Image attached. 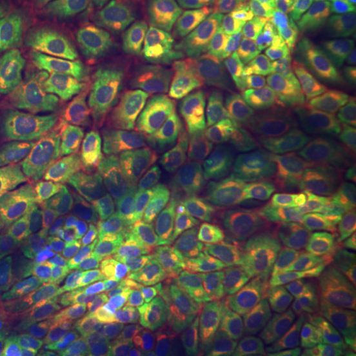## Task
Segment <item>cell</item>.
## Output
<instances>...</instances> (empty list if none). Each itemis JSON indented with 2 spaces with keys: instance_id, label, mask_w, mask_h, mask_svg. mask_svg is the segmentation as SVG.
Here are the masks:
<instances>
[{
  "instance_id": "6da1fadb",
  "label": "cell",
  "mask_w": 356,
  "mask_h": 356,
  "mask_svg": "<svg viewBox=\"0 0 356 356\" xmlns=\"http://www.w3.org/2000/svg\"><path fill=\"white\" fill-rule=\"evenodd\" d=\"M145 228L137 212L79 218L74 238L28 281L26 303L32 315L103 343L165 334L177 317V297L143 277L131 255Z\"/></svg>"
},
{
  "instance_id": "7a4b0ae2",
  "label": "cell",
  "mask_w": 356,
  "mask_h": 356,
  "mask_svg": "<svg viewBox=\"0 0 356 356\" xmlns=\"http://www.w3.org/2000/svg\"><path fill=\"white\" fill-rule=\"evenodd\" d=\"M355 285L356 204L293 206L281 224L264 303L277 356H317Z\"/></svg>"
},
{
  "instance_id": "3957f363",
  "label": "cell",
  "mask_w": 356,
  "mask_h": 356,
  "mask_svg": "<svg viewBox=\"0 0 356 356\" xmlns=\"http://www.w3.org/2000/svg\"><path fill=\"white\" fill-rule=\"evenodd\" d=\"M77 137L105 153L182 175L226 180L234 161L216 129L192 103L140 79L91 89L74 117Z\"/></svg>"
},
{
  "instance_id": "277c9868",
  "label": "cell",
  "mask_w": 356,
  "mask_h": 356,
  "mask_svg": "<svg viewBox=\"0 0 356 356\" xmlns=\"http://www.w3.org/2000/svg\"><path fill=\"white\" fill-rule=\"evenodd\" d=\"M228 117L248 165L264 178H289L321 163L343 137L325 95L283 76L232 91Z\"/></svg>"
},
{
  "instance_id": "5b68a950",
  "label": "cell",
  "mask_w": 356,
  "mask_h": 356,
  "mask_svg": "<svg viewBox=\"0 0 356 356\" xmlns=\"http://www.w3.org/2000/svg\"><path fill=\"white\" fill-rule=\"evenodd\" d=\"M77 182L51 147L28 149L0 170V281L28 283L67 242Z\"/></svg>"
},
{
  "instance_id": "8992f818",
  "label": "cell",
  "mask_w": 356,
  "mask_h": 356,
  "mask_svg": "<svg viewBox=\"0 0 356 356\" xmlns=\"http://www.w3.org/2000/svg\"><path fill=\"white\" fill-rule=\"evenodd\" d=\"M93 177L107 200L127 212L210 224L240 243L261 232L264 210L240 182L159 170L111 153L93 156Z\"/></svg>"
},
{
  "instance_id": "52a82bcc",
  "label": "cell",
  "mask_w": 356,
  "mask_h": 356,
  "mask_svg": "<svg viewBox=\"0 0 356 356\" xmlns=\"http://www.w3.org/2000/svg\"><path fill=\"white\" fill-rule=\"evenodd\" d=\"M76 70L72 40L48 30L0 60V156L60 137Z\"/></svg>"
},
{
  "instance_id": "ba28073f",
  "label": "cell",
  "mask_w": 356,
  "mask_h": 356,
  "mask_svg": "<svg viewBox=\"0 0 356 356\" xmlns=\"http://www.w3.org/2000/svg\"><path fill=\"white\" fill-rule=\"evenodd\" d=\"M143 277L166 281L184 299L204 301L252 269L255 254L210 224L153 218L133 245Z\"/></svg>"
},
{
  "instance_id": "9c48e42d",
  "label": "cell",
  "mask_w": 356,
  "mask_h": 356,
  "mask_svg": "<svg viewBox=\"0 0 356 356\" xmlns=\"http://www.w3.org/2000/svg\"><path fill=\"white\" fill-rule=\"evenodd\" d=\"M267 0H161L135 14L125 38L178 58L216 51L255 30Z\"/></svg>"
},
{
  "instance_id": "30bf717a",
  "label": "cell",
  "mask_w": 356,
  "mask_h": 356,
  "mask_svg": "<svg viewBox=\"0 0 356 356\" xmlns=\"http://www.w3.org/2000/svg\"><path fill=\"white\" fill-rule=\"evenodd\" d=\"M280 60L295 79L337 97H356V0H334L281 46Z\"/></svg>"
},
{
  "instance_id": "8fae6325",
  "label": "cell",
  "mask_w": 356,
  "mask_h": 356,
  "mask_svg": "<svg viewBox=\"0 0 356 356\" xmlns=\"http://www.w3.org/2000/svg\"><path fill=\"white\" fill-rule=\"evenodd\" d=\"M264 275H242L210 307L186 344L184 356H271L273 334L259 309Z\"/></svg>"
},
{
  "instance_id": "7c38bea8",
  "label": "cell",
  "mask_w": 356,
  "mask_h": 356,
  "mask_svg": "<svg viewBox=\"0 0 356 356\" xmlns=\"http://www.w3.org/2000/svg\"><path fill=\"white\" fill-rule=\"evenodd\" d=\"M2 356H177V350L165 341L115 346L102 341L74 339L50 329L24 325L8 334Z\"/></svg>"
},
{
  "instance_id": "4fadbf2b",
  "label": "cell",
  "mask_w": 356,
  "mask_h": 356,
  "mask_svg": "<svg viewBox=\"0 0 356 356\" xmlns=\"http://www.w3.org/2000/svg\"><path fill=\"white\" fill-rule=\"evenodd\" d=\"M30 26V18L22 8L0 4V60L24 44Z\"/></svg>"
},
{
  "instance_id": "5bb4252c",
  "label": "cell",
  "mask_w": 356,
  "mask_h": 356,
  "mask_svg": "<svg viewBox=\"0 0 356 356\" xmlns=\"http://www.w3.org/2000/svg\"><path fill=\"white\" fill-rule=\"evenodd\" d=\"M327 356H356V309L334 332Z\"/></svg>"
},
{
  "instance_id": "9a60e30c",
  "label": "cell",
  "mask_w": 356,
  "mask_h": 356,
  "mask_svg": "<svg viewBox=\"0 0 356 356\" xmlns=\"http://www.w3.org/2000/svg\"><path fill=\"white\" fill-rule=\"evenodd\" d=\"M159 0H103V13L111 22H127L143 8Z\"/></svg>"
},
{
  "instance_id": "2e32d148",
  "label": "cell",
  "mask_w": 356,
  "mask_h": 356,
  "mask_svg": "<svg viewBox=\"0 0 356 356\" xmlns=\"http://www.w3.org/2000/svg\"><path fill=\"white\" fill-rule=\"evenodd\" d=\"M327 2L329 0H277L283 14L297 22H303L313 14H317Z\"/></svg>"
}]
</instances>
